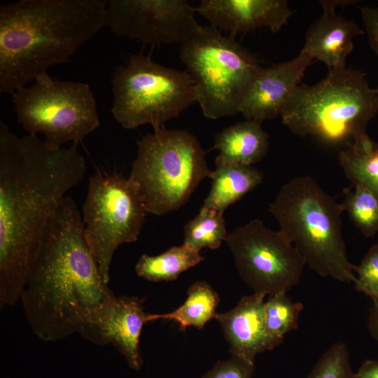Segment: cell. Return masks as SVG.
Segmentation results:
<instances>
[{
	"label": "cell",
	"mask_w": 378,
	"mask_h": 378,
	"mask_svg": "<svg viewBox=\"0 0 378 378\" xmlns=\"http://www.w3.org/2000/svg\"><path fill=\"white\" fill-rule=\"evenodd\" d=\"M146 213L143 199L129 178L102 171L90 177L83 221L88 243L106 284L115 251L119 246L138 239Z\"/></svg>",
	"instance_id": "30bf717a"
},
{
	"label": "cell",
	"mask_w": 378,
	"mask_h": 378,
	"mask_svg": "<svg viewBox=\"0 0 378 378\" xmlns=\"http://www.w3.org/2000/svg\"><path fill=\"white\" fill-rule=\"evenodd\" d=\"M211 178V186L202 207L223 213L230 205L262 182L261 171L227 161L218 155Z\"/></svg>",
	"instance_id": "ac0fdd59"
},
{
	"label": "cell",
	"mask_w": 378,
	"mask_h": 378,
	"mask_svg": "<svg viewBox=\"0 0 378 378\" xmlns=\"http://www.w3.org/2000/svg\"><path fill=\"white\" fill-rule=\"evenodd\" d=\"M372 300V304L370 309L368 327L372 338L378 342V299Z\"/></svg>",
	"instance_id": "4dcf8cb0"
},
{
	"label": "cell",
	"mask_w": 378,
	"mask_h": 378,
	"mask_svg": "<svg viewBox=\"0 0 378 378\" xmlns=\"http://www.w3.org/2000/svg\"><path fill=\"white\" fill-rule=\"evenodd\" d=\"M144 299L134 296L116 297L101 324L97 344L111 343L125 358L128 365L139 370L143 363L139 337L144 325L152 321L144 312Z\"/></svg>",
	"instance_id": "2e32d148"
},
{
	"label": "cell",
	"mask_w": 378,
	"mask_h": 378,
	"mask_svg": "<svg viewBox=\"0 0 378 378\" xmlns=\"http://www.w3.org/2000/svg\"><path fill=\"white\" fill-rule=\"evenodd\" d=\"M265 298L258 293L244 296L231 310L216 313L214 318L222 328L232 356L254 363L258 354L281 344L266 330Z\"/></svg>",
	"instance_id": "9a60e30c"
},
{
	"label": "cell",
	"mask_w": 378,
	"mask_h": 378,
	"mask_svg": "<svg viewBox=\"0 0 378 378\" xmlns=\"http://www.w3.org/2000/svg\"><path fill=\"white\" fill-rule=\"evenodd\" d=\"M301 302H293L286 293L268 296L264 304L265 327L268 334L281 343L284 336L298 328Z\"/></svg>",
	"instance_id": "d4e9b609"
},
{
	"label": "cell",
	"mask_w": 378,
	"mask_h": 378,
	"mask_svg": "<svg viewBox=\"0 0 378 378\" xmlns=\"http://www.w3.org/2000/svg\"><path fill=\"white\" fill-rule=\"evenodd\" d=\"M319 2L321 4L323 10L335 11V8L337 6H341V5L345 6L348 4H354V2H357V1H320Z\"/></svg>",
	"instance_id": "1f68e13d"
},
{
	"label": "cell",
	"mask_w": 378,
	"mask_h": 378,
	"mask_svg": "<svg viewBox=\"0 0 378 378\" xmlns=\"http://www.w3.org/2000/svg\"><path fill=\"white\" fill-rule=\"evenodd\" d=\"M86 168L78 143L53 148L0 121L1 308L20 299L47 221Z\"/></svg>",
	"instance_id": "6da1fadb"
},
{
	"label": "cell",
	"mask_w": 378,
	"mask_h": 378,
	"mask_svg": "<svg viewBox=\"0 0 378 378\" xmlns=\"http://www.w3.org/2000/svg\"><path fill=\"white\" fill-rule=\"evenodd\" d=\"M357 378H378V360H367L356 373Z\"/></svg>",
	"instance_id": "f546056e"
},
{
	"label": "cell",
	"mask_w": 378,
	"mask_h": 378,
	"mask_svg": "<svg viewBox=\"0 0 378 378\" xmlns=\"http://www.w3.org/2000/svg\"><path fill=\"white\" fill-rule=\"evenodd\" d=\"M204 258L189 246H173L158 255L144 254L135 266L138 276L150 281H168L195 266Z\"/></svg>",
	"instance_id": "44dd1931"
},
{
	"label": "cell",
	"mask_w": 378,
	"mask_h": 378,
	"mask_svg": "<svg viewBox=\"0 0 378 378\" xmlns=\"http://www.w3.org/2000/svg\"><path fill=\"white\" fill-rule=\"evenodd\" d=\"M107 285L78 206L66 196L41 234L20 296L31 330L43 341L78 332L97 344L99 327L116 299Z\"/></svg>",
	"instance_id": "7a4b0ae2"
},
{
	"label": "cell",
	"mask_w": 378,
	"mask_h": 378,
	"mask_svg": "<svg viewBox=\"0 0 378 378\" xmlns=\"http://www.w3.org/2000/svg\"><path fill=\"white\" fill-rule=\"evenodd\" d=\"M225 241L243 281L253 293H287L300 282L305 261L279 230L253 219L228 233Z\"/></svg>",
	"instance_id": "8fae6325"
},
{
	"label": "cell",
	"mask_w": 378,
	"mask_h": 378,
	"mask_svg": "<svg viewBox=\"0 0 378 378\" xmlns=\"http://www.w3.org/2000/svg\"><path fill=\"white\" fill-rule=\"evenodd\" d=\"M269 211L311 270L340 282H356L342 236L344 208L313 178L298 176L284 184Z\"/></svg>",
	"instance_id": "277c9868"
},
{
	"label": "cell",
	"mask_w": 378,
	"mask_h": 378,
	"mask_svg": "<svg viewBox=\"0 0 378 378\" xmlns=\"http://www.w3.org/2000/svg\"><path fill=\"white\" fill-rule=\"evenodd\" d=\"M195 10L232 38L262 27L278 32L293 13L285 0H201Z\"/></svg>",
	"instance_id": "5bb4252c"
},
{
	"label": "cell",
	"mask_w": 378,
	"mask_h": 378,
	"mask_svg": "<svg viewBox=\"0 0 378 378\" xmlns=\"http://www.w3.org/2000/svg\"><path fill=\"white\" fill-rule=\"evenodd\" d=\"M254 370V363L232 356L218 361L202 378H252Z\"/></svg>",
	"instance_id": "83f0119b"
},
{
	"label": "cell",
	"mask_w": 378,
	"mask_h": 378,
	"mask_svg": "<svg viewBox=\"0 0 378 378\" xmlns=\"http://www.w3.org/2000/svg\"><path fill=\"white\" fill-rule=\"evenodd\" d=\"M111 113L125 129L150 124L153 129L176 118L197 102L189 73L155 62L150 56L132 55L111 80Z\"/></svg>",
	"instance_id": "ba28073f"
},
{
	"label": "cell",
	"mask_w": 378,
	"mask_h": 378,
	"mask_svg": "<svg viewBox=\"0 0 378 378\" xmlns=\"http://www.w3.org/2000/svg\"><path fill=\"white\" fill-rule=\"evenodd\" d=\"M307 378H357L351 366L346 344L337 342L332 345L322 355Z\"/></svg>",
	"instance_id": "484cf974"
},
{
	"label": "cell",
	"mask_w": 378,
	"mask_h": 378,
	"mask_svg": "<svg viewBox=\"0 0 378 378\" xmlns=\"http://www.w3.org/2000/svg\"><path fill=\"white\" fill-rule=\"evenodd\" d=\"M365 34L354 20L334 10H323V14L307 29L300 52L323 62L328 70L344 68L354 48L353 39Z\"/></svg>",
	"instance_id": "e0dca14e"
},
{
	"label": "cell",
	"mask_w": 378,
	"mask_h": 378,
	"mask_svg": "<svg viewBox=\"0 0 378 378\" xmlns=\"http://www.w3.org/2000/svg\"><path fill=\"white\" fill-rule=\"evenodd\" d=\"M18 122L29 134L44 136L59 148L83 140L99 125L96 102L88 84L60 80L46 74L12 94Z\"/></svg>",
	"instance_id": "9c48e42d"
},
{
	"label": "cell",
	"mask_w": 378,
	"mask_h": 378,
	"mask_svg": "<svg viewBox=\"0 0 378 378\" xmlns=\"http://www.w3.org/2000/svg\"><path fill=\"white\" fill-rule=\"evenodd\" d=\"M219 298L211 286L205 281H197L188 289V297L184 303L170 313L153 314V321L158 319L173 320L181 329L194 326L202 328L214 318Z\"/></svg>",
	"instance_id": "7402d4cb"
},
{
	"label": "cell",
	"mask_w": 378,
	"mask_h": 378,
	"mask_svg": "<svg viewBox=\"0 0 378 378\" xmlns=\"http://www.w3.org/2000/svg\"><path fill=\"white\" fill-rule=\"evenodd\" d=\"M354 283L357 291L372 300L378 299V240L368 250L358 265H355Z\"/></svg>",
	"instance_id": "4316f807"
},
{
	"label": "cell",
	"mask_w": 378,
	"mask_h": 378,
	"mask_svg": "<svg viewBox=\"0 0 378 378\" xmlns=\"http://www.w3.org/2000/svg\"><path fill=\"white\" fill-rule=\"evenodd\" d=\"M186 0H110L106 26L118 36L153 45L184 43L199 29Z\"/></svg>",
	"instance_id": "7c38bea8"
},
{
	"label": "cell",
	"mask_w": 378,
	"mask_h": 378,
	"mask_svg": "<svg viewBox=\"0 0 378 378\" xmlns=\"http://www.w3.org/2000/svg\"><path fill=\"white\" fill-rule=\"evenodd\" d=\"M269 145L261 122L246 120L217 133L213 149L229 162L251 166L267 155Z\"/></svg>",
	"instance_id": "d6986e66"
},
{
	"label": "cell",
	"mask_w": 378,
	"mask_h": 378,
	"mask_svg": "<svg viewBox=\"0 0 378 378\" xmlns=\"http://www.w3.org/2000/svg\"><path fill=\"white\" fill-rule=\"evenodd\" d=\"M204 117L216 120L239 113L240 104L262 69L258 60L234 38L202 26L180 49Z\"/></svg>",
	"instance_id": "52a82bcc"
},
{
	"label": "cell",
	"mask_w": 378,
	"mask_h": 378,
	"mask_svg": "<svg viewBox=\"0 0 378 378\" xmlns=\"http://www.w3.org/2000/svg\"><path fill=\"white\" fill-rule=\"evenodd\" d=\"M360 11L369 45L378 55V7H363Z\"/></svg>",
	"instance_id": "f1b7e54d"
},
{
	"label": "cell",
	"mask_w": 378,
	"mask_h": 378,
	"mask_svg": "<svg viewBox=\"0 0 378 378\" xmlns=\"http://www.w3.org/2000/svg\"><path fill=\"white\" fill-rule=\"evenodd\" d=\"M103 0H21L0 8V92L13 94L70 62L106 26Z\"/></svg>",
	"instance_id": "3957f363"
},
{
	"label": "cell",
	"mask_w": 378,
	"mask_h": 378,
	"mask_svg": "<svg viewBox=\"0 0 378 378\" xmlns=\"http://www.w3.org/2000/svg\"><path fill=\"white\" fill-rule=\"evenodd\" d=\"M223 214L202 206L184 227L183 244L199 252L206 247L218 248L228 235Z\"/></svg>",
	"instance_id": "603a6c76"
},
{
	"label": "cell",
	"mask_w": 378,
	"mask_h": 378,
	"mask_svg": "<svg viewBox=\"0 0 378 378\" xmlns=\"http://www.w3.org/2000/svg\"><path fill=\"white\" fill-rule=\"evenodd\" d=\"M314 62L300 52L295 58L262 68L244 97L239 108L246 120L262 122L280 116L306 69Z\"/></svg>",
	"instance_id": "4fadbf2b"
},
{
	"label": "cell",
	"mask_w": 378,
	"mask_h": 378,
	"mask_svg": "<svg viewBox=\"0 0 378 378\" xmlns=\"http://www.w3.org/2000/svg\"><path fill=\"white\" fill-rule=\"evenodd\" d=\"M205 156L197 139L185 130L164 127L142 136L128 178L147 213L163 216L178 209L203 179L211 178Z\"/></svg>",
	"instance_id": "8992f818"
},
{
	"label": "cell",
	"mask_w": 378,
	"mask_h": 378,
	"mask_svg": "<svg viewBox=\"0 0 378 378\" xmlns=\"http://www.w3.org/2000/svg\"><path fill=\"white\" fill-rule=\"evenodd\" d=\"M339 162L351 185L360 184L378 199V142L367 134L345 146Z\"/></svg>",
	"instance_id": "ffe728a7"
},
{
	"label": "cell",
	"mask_w": 378,
	"mask_h": 378,
	"mask_svg": "<svg viewBox=\"0 0 378 378\" xmlns=\"http://www.w3.org/2000/svg\"><path fill=\"white\" fill-rule=\"evenodd\" d=\"M351 186L354 188L344 189L342 205L359 232L365 237H373L378 232V199L365 186Z\"/></svg>",
	"instance_id": "cb8c5ba5"
},
{
	"label": "cell",
	"mask_w": 378,
	"mask_h": 378,
	"mask_svg": "<svg viewBox=\"0 0 378 378\" xmlns=\"http://www.w3.org/2000/svg\"><path fill=\"white\" fill-rule=\"evenodd\" d=\"M378 111V92L365 74L344 67L328 70L314 85H298L281 114L282 123L301 136L346 146L366 134Z\"/></svg>",
	"instance_id": "5b68a950"
}]
</instances>
